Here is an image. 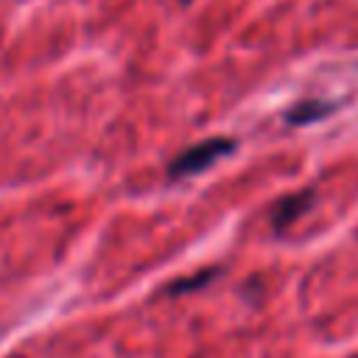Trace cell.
<instances>
[{"instance_id":"obj_1","label":"cell","mask_w":358,"mask_h":358,"mask_svg":"<svg viewBox=\"0 0 358 358\" xmlns=\"http://www.w3.org/2000/svg\"><path fill=\"white\" fill-rule=\"evenodd\" d=\"M235 151V140L232 137H207L190 148H185L182 154H176L168 165V179H187L196 176L207 168H213L218 159L229 157Z\"/></svg>"},{"instance_id":"obj_2","label":"cell","mask_w":358,"mask_h":358,"mask_svg":"<svg viewBox=\"0 0 358 358\" xmlns=\"http://www.w3.org/2000/svg\"><path fill=\"white\" fill-rule=\"evenodd\" d=\"M313 204V190L305 187V190H296V193H288L282 199H277L268 210V224L274 229V235H282L291 224H296Z\"/></svg>"},{"instance_id":"obj_3","label":"cell","mask_w":358,"mask_h":358,"mask_svg":"<svg viewBox=\"0 0 358 358\" xmlns=\"http://www.w3.org/2000/svg\"><path fill=\"white\" fill-rule=\"evenodd\" d=\"M215 277H218V268H215V266H210V268H201V271H193V274H187V277H179V280H173V282L165 288V294H168V296L193 294V291H199V288L210 285Z\"/></svg>"},{"instance_id":"obj_4","label":"cell","mask_w":358,"mask_h":358,"mask_svg":"<svg viewBox=\"0 0 358 358\" xmlns=\"http://www.w3.org/2000/svg\"><path fill=\"white\" fill-rule=\"evenodd\" d=\"M336 106L333 103H324V101H302V103H296V106H291L288 109V123H296V126H305V123H310V120H319V117H327L330 112H333Z\"/></svg>"}]
</instances>
